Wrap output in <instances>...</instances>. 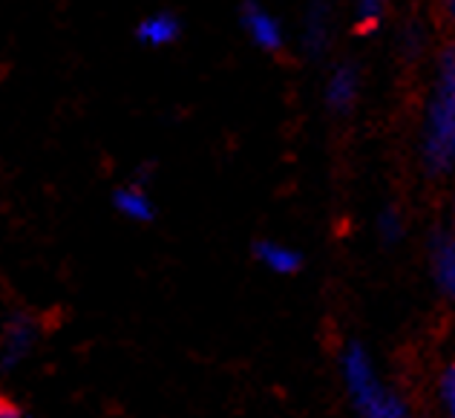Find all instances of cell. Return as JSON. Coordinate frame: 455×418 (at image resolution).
<instances>
[{
  "label": "cell",
  "mask_w": 455,
  "mask_h": 418,
  "mask_svg": "<svg viewBox=\"0 0 455 418\" xmlns=\"http://www.w3.org/2000/svg\"><path fill=\"white\" fill-rule=\"evenodd\" d=\"M303 50L308 58H323L331 46V9L326 0H315L303 18Z\"/></svg>",
  "instance_id": "8992f818"
},
{
  "label": "cell",
  "mask_w": 455,
  "mask_h": 418,
  "mask_svg": "<svg viewBox=\"0 0 455 418\" xmlns=\"http://www.w3.org/2000/svg\"><path fill=\"white\" fill-rule=\"evenodd\" d=\"M389 0H355V27L361 32H375L387 15Z\"/></svg>",
  "instance_id": "4fadbf2b"
},
{
  "label": "cell",
  "mask_w": 455,
  "mask_h": 418,
  "mask_svg": "<svg viewBox=\"0 0 455 418\" xmlns=\"http://www.w3.org/2000/svg\"><path fill=\"white\" fill-rule=\"evenodd\" d=\"M429 274L438 294L455 303V237L447 229L433 231L429 240Z\"/></svg>",
  "instance_id": "5b68a950"
},
{
  "label": "cell",
  "mask_w": 455,
  "mask_h": 418,
  "mask_svg": "<svg viewBox=\"0 0 455 418\" xmlns=\"http://www.w3.org/2000/svg\"><path fill=\"white\" fill-rule=\"evenodd\" d=\"M435 396H438L441 415H444V418H455V358L441 366L438 384H435Z\"/></svg>",
  "instance_id": "7c38bea8"
},
{
  "label": "cell",
  "mask_w": 455,
  "mask_h": 418,
  "mask_svg": "<svg viewBox=\"0 0 455 418\" xmlns=\"http://www.w3.org/2000/svg\"><path fill=\"white\" fill-rule=\"evenodd\" d=\"M254 257L262 269L268 274H277V277H294V274L303 271V254L280 240H259L254 245Z\"/></svg>",
  "instance_id": "52a82bcc"
},
{
  "label": "cell",
  "mask_w": 455,
  "mask_h": 418,
  "mask_svg": "<svg viewBox=\"0 0 455 418\" xmlns=\"http://www.w3.org/2000/svg\"><path fill=\"white\" fill-rule=\"evenodd\" d=\"M113 205H116L118 213H122V217L133 220V222H150L156 217L153 199L148 197L145 185H139V182L118 188L116 197H113Z\"/></svg>",
  "instance_id": "9c48e42d"
},
{
  "label": "cell",
  "mask_w": 455,
  "mask_h": 418,
  "mask_svg": "<svg viewBox=\"0 0 455 418\" xmlns=\"http://www.w3.org/2000/svg\"><path fill=\"white\" fill-rule=\"evenodd\" d=\"M441 6H444V12H447V18L455 23V0H441Z\"/></svg>",
  "instance_id": "e0dca14e"
},
{
  "label": "cell",
  "mask_w": 455,
  "mask_h": 418,
  "mask_svg": "<svg viewBox=\"0 0 455 418\" xmlns=\"http://www.w3.org/2000/svg\"><path fill=\"white\" fill-rule=\"evenodd\" d=\"M361 87H363L361 67L352 61L334 64L326 76V84H323V104L334 116H349L357 107V99H361Z\"/></svg>",
  "instance_id": "3957f363"
},
{
  "label": "cell",
  "mask_w": 455,
  "mask_h": 418,
  "mask_svg": "<svg viewBox=\"0 0 455 418\" xmlns=\"http://www.w3.org/2000/svg\"><path fill=\"white\" fill-rule=\"evenodd\" d=\"M375 231L380 237V243H387V245H398L403 240V234H406V220H403V213L395 208V205H387V208H380V213L375 217Z\"/></svg>",
  "instance_id": "8fae6325"
},
{
  "label": "cell",
  "mask_w": 455,
  "mask_h": 418,
  "mask_svg": "<svg viewBox=\"0 0 455 418\" xmlns=\"http://www.w3.org/2000/svg\"><path fill=\"white\" fill-rule=\"evenodd\" d=\"M421 165L433 179L455 173V46H444L435 61L424 107Z\"/></svg>",
  "instance_id": "6da1fadb"
},
{
  "label": "cell",
  "mask_w": 455,
  "mask_h": 418,
  "mask_svg": "<svg viewBox=\"0 0 455 418\" xmlns=\"http://www.w3.org/2000/svg\"><path fill=\"white\" fill-rule=\"evenodd\" d=\"M398 50L403 58H418L427 50V29L421 23H406L398 35Z\"/></svg>",
  "instance_id": "5bb4252c"
},
{
  "label": "cell",
  "mask_w": 455,
  "mask_h": 418,
  "mask_svg": "<svg viewBox=\"0 0 455 418\" xmlns=\"http://www.w3.org/2000/svg\"><path fill=\"white\" fill-rule=\"evenodd\" d=\"M35 341V326L29 320H15V324H9L6 334H4V343H0V366L9 369L15 366L23 355L29 352V346Z\"/></svg>",
  "instance_id": "30bf717a"
},
{
  "label": "cell",
  "mask_w": 455,
  "mask_h": 418,
  "mask_svg": "<svg viewBox=\"0 0 455 418\" xmlns=\"http://www.w3.org/2000/svg\"><path fill=\"white\" fill-rule=\"evenodd\" d=\"M340 381L357 418H415L410 404L387 387L372 352L361 341H346L338 355Z\"/></svg>",
  "instance_id": "7a4b0ae2"
},
{
  "label": "cell",
  "mask_w": 455,
  "mask_h": 418,
  "mask_svg": "<svg viewBox=\"0 0 455 418\" xmlns=\"http://www.w3.org/2000/svg\"><path fill=\"white\" fill-rule=\"evenodd\" d=\"M182 35V23L171 12H156L136 27V38L148 46H167Z\"/></svg>",
  "instance_id": "ba28073f"
},
{
  "label": "cell",
  "mask_w": 455,
  "mask_h": 418,
  "mask_svg": "<svg viewBox=\"0 0 455 418\" xmlns=\"http://www.w3.org/2000/svg\"><path fill=\"white\" fill-rule=\"evenodd\" d=\"M0 418H29V415H27V410H23L18 401L0 396Z\"/></svg>",
  "instance_id": "9a60e30c"
},
{
  "label": "cell",
  "mask_w": 455,
  "mask_h": 418,
  "mask_svg": "<svg viewBox=\"0 0 455 418\" xmlns=\"http://www.w3.org/2000/svg\"><path fill=\"white\" fill-rule=\"evenodd\" d=\"M444 229L455 237V194H452V202H450V213H447V225Z\"/></svg>",
  "instance_id": "2e32d148"
},
{
  "label": "cell",
  "mask_w": 455,
  "mask_h": 418,
  "mask_svg": "<svg viewBox=\"0 0 455 418\" xmlns=\"http://www.w3.org/2000/svg\"><path fill=\"white\" fill-rule=\"evenodd\" d=\"M239 23L248 35V41L257 46V50L268 52V55H277L285 50V27L280 23L277 15L257 4V0H245L243 12H239Z\"/></svg>",
  "instance_id": "277c9868"
}]
</instances>
